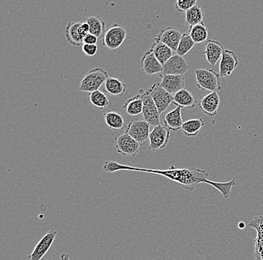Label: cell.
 <instances>
[{
  "label": "cell",
  "instance_id": "obj_1",
  "mask_svg": "<svg viewBox=\"0 0 263 260\" xmlns=\"http://www.w3.org/2000/svg\"><path fill=\"white\" fill-rule=\"evenodd\" d=\"M104 170L112 173L119 170H132V171L144 172L162 175L168 179L178 182L184 189L193 192L201 184H208L219 190L224 199H228L231 195L232 189L236 184L234 179L227 182H217L209 180L210 174L205 170L198 168H177L170 166L167 170H151V169L139 168L130 166L120 164L115 161H106L104 164Z\"/></svg>",
  "mask_w": 263,
  "mask_h": 260
},
{
  "label": "cell",
  "instance_id": "obj_2",
  "mask_svg": "<svg viewBox=\"0 0 263 260\" xmlns=\"http://www.w3.org/2000/svg\"><path fill=\"white\" fill-rule=\"evenodd\" d=\"M109 78V74L102 68H95L89 71L83 78L79 90L89 93L99 90Z\"/></svg>",
  "mask_w": 263,
  "mask_h": 260
},
{
  "label": "cell",
  "instance_id": "obj_3",
  "mask_svg": "<svg viewBox=\"0 0 263 260\" xmlns=\"http://www.w3.org/2000/svg\"><path fill=\"white\" fill-rule=\"evenodd\" d=\"M195 76L198 89L211 92L221 90L220 75L212 69H197Z\"/></svg>",
  "mask_w": 263,
  "mask_h": 260
},
{
  "label": "cell",
  "instance_id": "obj_4",
  "mask_svg": "<svg viewBox=\"0 0 263 260\" xmlns=\"http://www.w3.org/2000/svg\"><path fill=\"white\" fill-rule=\"evenodd\" d=\"M127 38V31L118 24H113L106 30L103 37V44L106 48L116 50L122 45Z\"/></svg>",
  "mask_w": 263,
  "mask_h": 260
},
{
  "label": "cell",
  "instance_id": "obj_5",
  "mask_svg": "<svg viewBox=\"0 0 263 260\" xmlns=\"http://www.w3.org/2000/svg\"><path fill=\"white\" fill-rule=\"evenodd\" d=\"M140 95L144 102L142 114L144 121L150 124V126L156 127L160 124V113L157 107L147 91L140 89Z\"/></svg>",
  "mask_w": 263,
  "mask_h": 260
},
{
  "label": "cell",
  "instance_id": "obj_6",
  "mask_svg": "<svg viewBox=\"0 0 263 260\" xmlns=\"http://www.w3.org/2000/svg\"><path fill=\"white\" fill-rule=\"evenodd\" d=\"M147 92L153 98L157 107L160 115L164 113L170 104L173 101V96L167 92L164 88L160 86L159 83H156L147 89Z\"/></svg>",
  "mask_w": 263,
  "mask_h": 260
},
{
  "label": "cell",
  "instance_id": "obj_7",
  "mask_svg": "<svg viewBox=\"0 0 263 260\" xmlns=\"http://www.w3.org/2000/svg\"><path fill=\"white\" fill-rule=\"evenodd\" d=\"M150 127V124L144 120L135 119L127 124L125 132L142 146L149 139Z\"/></svg>",
  "mask_w": 263,
  "mask_h": 260
},
{
  "label": "cell",
  "instance_id": "obj_8",
  "mask_svg": "<svg viewBox=\"0 0 263 260\" xmlns=\"http://www.w3.org/2000/svg\"><path fill=\"white\" fill-rule=\"evenodd\" d=\"M115 140L117 152L120 155L135 158L139 152L141 145L126 132L123 135H117Z\"/></svg>",
  "mask_w": 263,
  "mask_h": 260
},
{
  "label": "cell",
  "instance_id": "obj_9",
  "mask_svg": "<svg viewBox=\"0 0 263 260\" xmlns=\"http://www.w3.org/2000/svg\"><path fill=\"white\" fill-rule=\"evenodd\" d=\"M58 231L51 230L47 232L44 236L36 244L33 251L29 255V260H42L46 254L48 253L50 247L53 245L54 241L56 238Z\"/></svg>",
  "mask_w": 263,
  "mask_h": 260
},
{
  "label": "cell",
  "instance_id": "obj_10",
  "mask_svg": "<svg viewBox=\"0 0 263 260\" xmlns=\"http://www.w3.org/2000/svg\"><path fill=\"white\" fill-rule=\"evenodd\" d=\"M190 69L189 63L187 60L179 55H173L165 64L163 66V72L159 76L163 75H182Z\"/></svg>",
  "mask_w": 263,
  "mask_h": 260
},
{
  "label": "cell",
  "instance_id": "obj_11",
  "mask_svg": "<svg viewBox=\"0 0 263 260\" xmlns=\"http://www.w3.org/2000/svg\"><path fill=\"white\" fill-rule=\"evenodd\" d=\"M170 131L166 128L164 126L159 125L153 127L150 132L149 140H150V146L149 149L151 151H158L159 149H164L170 140Z\"/></svg>",
  "mask_w": 263,
  "mask_h": 260
},
{
  "label": "cell",
  "instance_id": "obj_12",
  "mask_svg": "<svg viewBox=\"0 0 263 260\" xmlns=\"http://www.w3.org/2000/svg\"><path fill=\"white\" fill-rule=\"evenodd\" d=\"M238 64V56L232 50H224L219 66L221 78H227L234 72Z\"/></svg>",
  "mask_w": 263,
  "mask_h": 260
},
{
  "label": "cell",
  "instance_id": "obj_13",
  "mask_svg": "<svg viewBox=\"0 0 263 260\" xmlns=\"http://www.w3.org/2000/svg\"><path fill=\"white\" fill-rule=\"evenodd\" d=\"M182 36V34L178 29L170 27L161 29L157 37L155 38V40L161 41V43L170 47L173 51L177 52Z\"/></svg>",
  "mask_w": 263,
  "mask_h": 260
},
{
  "label": "cell",
  "instance_id": "obj_14",
  "mask_svg": "<svg viewBox=\"0 0 263 260\" xmlns=\"http://www.w3.org/2000/svg\"><path fill=\"white\" fill-rule=\"evenodd\" d=\"M141 67L143 70L148 75H154L163 72V66L159 62L153 52L149 49L141 60Z\"/></svg>",
  "mask_w": 263,
  "mask_h": 260
},
{
  "label": "cell",
  "instance_id": "obj_15",
  "mask_svg": "<svg viewBox=\"0 0 263 260\" xmlns=\"http://www.w3.org/2000/svg\"><path fill=\"white\" fill-rule=\"evenodd\" d=\"M249 227L254 228L257 236L254 241L255 260H263V216H257L250 221Z\"/></svg>",
  "mask_w": 263,
  "mask_h": 260
},
{
  "label": "cell",
  "instance_id": "obj_16",
  "mask_svg": "<svg viewBox=\"0 0 263 260\" xmlns=\"http://www.w3.org/2000/svg\"><path fill=\"white\" fill-rule=\"evenodd\" d=\"M161 78L162 80L160 86L171 95H175L186 87L185 78L182 75H163Z\"/></svg>",
  "mask_w": 263,
  "mask_h": 260
},
{
  "label": "cell",
  "instance_id": "obj_17",
  "mask_svg": "<svg viewBox=\"0 0 263 260\" xmlns=\"http://www.w3.org/2000/svg\"><path fill=\"white\" fill-rule=\"evenodd\" d=\"M220 103L221 101L218 92H211L201 100L199 107L207 116L214 117L217 115Z\"/></svg>",
  "mask_w": 263,
  "mask_h": 260
},
{
  "label": "cell",
  "instance_id": "obj_18",
  "mask_svg": "<svg viewBox=\"0 0 263 260\" xmlns=\"http://www.w3.org/2000/svg\"><path fill=\"white\" fill-rule=\"evenodd\" d=\"M224 49L222 44L219 41L215 40H209L207 42L206 49L202 52L203 54L205 55L207 61L211 64V66H215L220 58L222 57Z\"/></svg>",
  "mask_w": 263,
  "mask_h": 260
},
{
  "label": "cell",
  "instance_id": "obj_19",
  "mask_svg": "<svg viewBox=\"0 0 263 260\" xmlns=\"http://www.w3.org/2000/svg\"><path fill=\"white\" fill-rule=\"evenodd\" d=\"M181 110L182 107H177V108L169 112L164 116V126L170 132H177L182 129L184 122Z\"/></svg>",
  "mask_w": 263,
  "mask_h": 260
},
{
  "label": "cell",
  "instance_id": "obj_20",
  "mask_svg": "<svg viewBox=\"0 0 263 260\" xmlns=\"http://www.w3.org/2000/svg\"><path fill=\"white\" fill-rule=\"evenodd\" d=\"M172 104L182 108H194L196 106L197 100L189 91L184 89L173 95V101Z\"/></svg>",
  "mask_w": 263,
  "mask_h": 260
},
{
  "label": "cell",
  "instance_id": "obj_21",
  "mask_svg": "<svg viewBox=\"0 0 263 260\" xmlns=\"http://www.w3.org/2000/svg\"><path fill=\"white\" fill-rule=\"evenodd\" d=\"M150 49L153 52L155 56L162 66H164L173 56V50L170 47L156 40H155L154 43L152 44Z\"/></svg>",
  "mask_w": 263,
  "mask_h": 260
},
{
  "label": "cell",
  "instance_id": "obj_22",
  "mask_svg": "<svg viewBox=\"0 0 263 260\" xmlns=\"http://www.w3.org/2000/svg\"><path fill=\"white\" fill-rule=\"evenodd\" d=\"M80 24L81 22H69L65 29L66 39L70 44L76 47L82 44L84 39L79 32Z\"/></svg>",
  "mask_w": 263,
  "mask_h": 260
},
{
  "label": "cell",
  "instance_id": "obj_23",
  "mask_svg": "<svg viewBox=\"0 0 263 260\" xmlns=\"http://www.w3.org/2000/svg\"><path fill=\"white\" fill-rule=\"evenodd\" d=\"M105 89L110 95L121 96L127 91V86L119 78H109L105 83Z\"/></svg>",
  "mask_w": 263,
  "mask_h": 260
},
{
  "label": "cell",
  "instance_id": "obj_24",
  "mask_svg": "<svg viewBox=\"0 0 263 260\" xmlns=\"http://www.w3.org/2000/svg\"><path fill=\"white\" fill-rule=\"evenodd\" d=\"M143 107L144 102L140 94H138L133 98L127 100V102L123 106V108L130 116H135L142 113Z\"/></svg>",
  "mask_w": 263,
  "mask_h": 260
},
{
  "label": "cell",
  "instance_id": "obj_25",
  "mask_svg": "<svg viewBox=\"0 0 263 260\" xmlns=\"http://www.w3.org/2000/svg\"><path fill=\"white\" fill-rule=\"evenodd\" d=\"M205 125L203 118L189 119L184 122L182 130L188 138H195L201 132V128Z\"/></svg>",
  "mask_w": 263,
  "mask_h": 260
},
{
  "label": "cell",
  "instance_id": "obj_26",
  "mask_svg": "<svg viewBox=\"0 0 263 260\" xmlns=\"http://www.w3.org/2000/svg\"><path fill=\"white\" fill-rule=\"evenodd\" d=\"M86 23L90 27V33L93 34L95 36L99 38H102L104 34L106 33V23L104 20L98 16L89 17L86 18Z\"/></svg>",
  "mask_w": 263,
  "mask_h": 260
},
{
  "label": "cell",
  "instance_id": "obj_27",
  "mask_svg": "<svg viewBox=\"0 0 263 260\" xmlns=\"http://www.w3.org/2000/svg\"><path fill=\"white\" fill-rule=\"evenodd\" d=\"M106 125L114 131L122 130L125 127L124 118L121 113L115 111H108L104 113Z\"/></svg>",
  "mask_w": 263,
  "mask_h": 260
},
{
  "label": "cell",
  "instance_id": "obj_28",
  "mask_svg": "<svg viewBox=\"0 0 263 260\" xmlns=\"http://www.w3.org/2000/svg\"><path fill=\"white\" fill-rule=\"evenodd\" d=\"M204 12L201 6L197 4L186 13V22L190 27L203 23Z\"/></svg>",
  "mask_w": 263,
  "mask_h": 260
},
{
  "label": "cell",
  "instance_id": "obj_29",
  "mask_svg": "<svg viewBox=\"0 0 263 260\" xmlns=\"http://www.w3.org/2000/svg\"><path fill=\"white\" fill-rule=\"evenodd\" d=\"M89 100L94 106L100 109L108 108L112 104L105 92L101 90L89 93Z\"/></svg>",
  "mask_w": 263,
  "mask_h": 260
},
{
  "label": "cell",
  "instance_id": "obj_30",
  "mask_svg": "<svg viewBox=\"0 0 263 260\" xmlns=\"http://www.w3.org/2000/svg\"><path fill=\"white\" fill-rule=\"evenodd\" d=\"M189 35L195 44L205 42L208 38V29L204 23L194 26L189 28Z\"/></svg>",
  "mask_w": 263,
  "mask_h": 260
},
{
  "label": "cell",
  "instance_id": "obj_31",
  "mask_svg": "<svg viewBox=\"0 0 263 260\" xmlns=\"http://www.w3.org/2000/svg\"><path fill=\"white\" fill-rule=\"evenodd\" d=\"M195 43L194 42L192 38H191L190 35L187 33L183 34L182 38H181V41H180L179 46H178V50H177V53L179 56H186L188 53H189L191 50L193 48Z\"/></svg>",
  "mask_w": 263,
  "mask_h": 260
},
{
  "label": "cell",
  "instance_id": "obj_32",
  "mask_svg": "<svg viewBox=\"0 0 263 260\" xmlns=\"http://www.w3.org/2000/svg\"><path fill=\"white\" fill-rule=\"evenodd\" d=\"M198 4L196 0H178L175 4V8L180 12H187Z\"/></svg>",
  "mask_w": 263,
  "mask_h": 260
},
{
  "label": "cell",
  "instance_id": "obj_33",
  "mask_svg": "<svg viewBox=\"0 0 263 260\" xmlns=\"http://www.w3.org/2000/svg\"><path fill=\"white\" fill-rule=\"evenodd\" d=\"M98 44H83L82 52L87 56H94L98 52Z\"/></svg>",
  "mask_w": 263,
  "mask_h": 260
},
{
  "label": "cell",
  "instance_id": "obj_34",
  "mask_svg": "<svg viewBox=\"0 0 263 260\" xmlns=\"http://www.w3.org/2000/svg\"><path fill=\"white\" fill-rule=\"evenodd\" d=\"M98 38L93 34H87L84 39H83V44H97L98 43Z\"/></svg>",
  "mask_w": 263,
  "mask_h": 260
},
{
  "label": "cell",
  "instance_id": "obj_35",
  "mask_svg": "<svg viewBox=\"0 0 263 260\" xmlns=\"http://www.w3.org/2000/svg\"><path fill=\"white\" fill-rule=\"evenodd\" d=\"M79 32L80 35L83 38L86 36L87 34L90 33V27H89V24L86 22H81L79 27Z\"/></svg>",
  "mask_w": 263,
  "mask_h": 260
},
{
  "label": "cell",
  "instance_id": "obj_36",
  "mask_svg": "<svg viewBox=\"0 0 263 260\" xmlns=\"http://www.w3.org/2000/svg\"><path fill=\"white\" fill-rule=\"evenodd\" d=\"M61 260H70V255L67 253H63L61 255Z\"/></svg>",
  "mask_w": 263,
  "mask_h": 260
},
{
  "label": "cell",
  "instance_id": "obj_37",
  "mask_svg": "<svg viewBox=\"0 0 263 260\" xmlns=\"http://www.w3.org/2000/svg\"><path fill=\"white\" fill-rule=\"evenodd\" d=\"M238 227H239L240 229H244V227H245V224L243 222H240L239 224H238Z\"/></svg>",
  "mask_w": 263,
  "mask_h": 260
}]
</instances>
